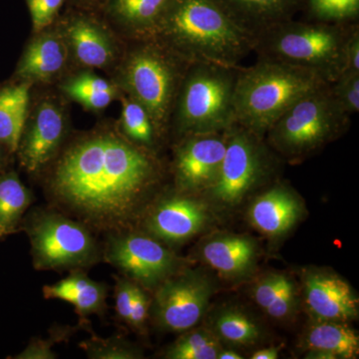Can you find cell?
Wrapping results in <instances>:
<instances>
[{
	"label": "cell",
	"mask_w": 359,
	"mask_h": 359,
	"mask_svg": "<svg viewBox=\"0 0 359 359\" xmlns=\"http://www.w3.org/2000/svg\"><path fill=\"white\" fill-rule=\"evenodd\" d=\"M42 172L51 207L105 235L138 228L163 178L158 154L135 145L117 126L65 142Z\"/></svg>",
	"instance_id": "6da1fadb"
},
{
	"label": "cell",
	"mask_w": 359,
	"mask_h": 359,
	"mask_svg": "<svg viewBox=\"0 0 359 359\" xmlns=\"http://www.w3.org/2000/svg\"><path fill=\"white\" fill-rule=\"evenodd\" d=\"M189 62L241 67L255 37L218 0H173L152 36Z\"/></svg>",
	"instance_id": "7a4b0ae2"
},
{
	"label": "cell",
	"mask_w": 359,
	"mask_h": 359,
	"mask_svg": "<svg viewBox=\"0 0 359 359\" xmlns=\"http://www.w3.org/2000/svg\"><path fill=\"white\" fill-rule=\"evenodd\" d=\"M118 62L116 84L143 105L162 138L169 136L170 120L180 85L189 65L155 37L129 40Z\"/></svg>",
	"instance_id": "3957f363"
},
{
	"label": "cell",
	"mask_w": 359,
	"mask_h": 359,
	"mask_svg": "<svg viewBox=\"0 0 359 359\" xmlns=\"http://www.w3.org/2000/svg\"><path fill=\"white\" fill-rule=\"evenodd\" d=\"M327 84L311 71L278 61L257 59L238 70L236 123L264 138L269 127L309 92Z\"/></svg>",
	"instance_id": "277c9868"
},
{
	"label": "cell",
	"mask_w": 359,
	"mask_h": 359,
	"mask_svg": "<svg viewBox=\"0 0 359 359\" xmlns=\"http://www.w3.org/2000/svg\"><path fill=\"white\" fill-rule=\"evenodd\" d=\"M353 25L294 18L255 37L257 59L278 61L311 71L332 83L344 72L346 48Z\"/></svg>",
	"instance_id": "5b68a950"
},
{
	"label": "cell",
	"mask_w": 359,
	"mask_h": 359,
	"mask_svg": "<svg viewBox=\"0 0 359 359\" xmlns=\"http://www.w3.org/2000/svg\"><path fill=\"white\" fill-rule=\"evenodd\" d=\"M241 67L191 63L177 94L169 135L179 140L190 135L224 132L235 125V92Z\"/></svg>",
	"instance_id": "8992f818"
},
{
	"label": "cell",
	"mask_w": 359,
	"mask_h": 359,
	"mask_svg": "<svg viewBox=\"0 0 359 359\" xmlns=\"http://www.w3.org/2000/svg\"><path fill=\"white\" fill-rule=\"evenodd\" d=\"M351 119L335 101L327 83L292 104L269 127L264 138L271 150L297 162L339 138Z\"/></svg>",
	"instance_id": "52a82bcc"
},
{
	"label": "cell",
	"mask_w": 359,
	"mask_h": 359,
	"mask_svg": "<svg viewBox=\"0 0 359 359\" xmlns=\"http://www.w3.org/2000/svg\"><path fill=\"white\" fill-rule=\"evenodd\" d=\"M37 271L88 269L103 261V245L93 231L53 207L35 208L23 218Z\"/></svg>",
	"instance_id": "ba28073f"
},
{
	"label": "cell",
	"mask_w": 359,
	"mask_h": 359,
	"mask_svg": "<svg viewBox=\"0 0 359 359\" xmlns=\"http://www.w3.org/2000/svg\"><path fill=\"white\" fill-rule=\"evenodd\" d=\"M273 169V153L264 138L236 123L226 131V151L216 179L202 194L222 209L237 207Z\"/></svg>",
	"instance_id": "9c48e42d"
},
{
	"label": "cell",
	"mask_w": 359,
	"mask_h": 359,
	"mask_svg": "<svg viewBox=\"0 0 359 359\" xmlns=\"http://www.w3.org/2000/svg\"><path fill=\"white\" fill-rule=\"evenodd\" d=\"M103 261L150 292L184 269L169 247L139 229L106 233Z\"/></svg>",
	"instance_id": "30bf717a"
},
{
	"label": "cell",
	"mask_w": 359,
	"mask_h": 359,
	"mask_svg": "<svg viewBox=\"0 0 359 359\" xmlns=\"http://www.w3.org/2000/svg\"><path fill=\"white\" fill-rule=\"evenodd\" d=\"M214 292L211 278L201 271L182 269L155 290L150 318L160 330L182 334L202 320Z\"/></svg>",
	"instance_id": "8fae6325"
},
{
	"label": "cell",
	"mask_w": 359,
	"mask_h": 359,
	"mask_svg": "<svg viewBox=\"0 0 359 359\" xmlns=\"http://www.w3.org/2000/svg\"><path fill=\"white\" fill-rule=\"evenodd\" d=\"M69 122L65 105L53 96L29 106L15 155L21 168L36 175L55 159L67 141Z\"/></svg>",
	"instance_id": "7c38bea8"
},
{
	"label": "cell",
	"mask_w": 359,
	"mask_h": 359,
	"mask_svg": "<svg viewBox=\"0 0 359 359\" xmlns=\"http://www.w3.org/2000/svg\"><path fill=\"white\" fill-rule=\"evenodd\" d=\"M209 219V211L202 201L176 191L149 205L137 229L170 247L195 237Z\"/></svg>",
	"instance_id": "4fadbf2b"
},
{
	"label": "cell",
	"mask_w": 359,
	"mask_h": 359,
	"mask_svg": "<svg viewBox=\"0 0 359 359\" xmlns=\"http://www.w3.org/2000/svg\"><path fill=\"white\" fill-rule=\"evenodd\" d=\"M226 131L190 135L176 140L172 164L176 191L196 195L209 188L223 161Z\"/></svg>",
	"instance_id": "5bb4252c"
},
{
	"label": "cell",
	"mask_w": 359,
	"mask_h": 359,
	"mask_svg": "<svg viewBox=\"0 0 359 359\" xmlns=\"http://www.w3.org/2000/svg\"><path fill=\"white\" fill-rule=\"evenodd\" d=\"M70 57L85 69H105L118 65L125 48L100 21L85 14H74L60 26Z\"/></svg>",
	"instance_id": "9a60e30c"
},
{
	"label": "cell",
	"mask_w": 359,
	"mask_h": 359,
	"mask_svg": "<svg viewBox=\"0 0 359 359\" xmlns=\"http://www.w3.org/2000/svg\"><path fill=\"white\" fill-rule=\"evenodd\" d=\"M302 292L314 320L347 323L358 318V295L346 280L332 271H306L302 278Z\"/></svg>",
	"instance_id": "2e32d148"
},
{
	"label": "cell",
	"mask_w": 359,
	"mask_h": 359,
	"mask_svg": "<svg viewBox=\"0 0 359 359\" xmlns=\"http://www.w3.org/2000/svg\"><path fill=\"white\" fill-rule=\"evenodd\" d=\"M71 60L60 28L47 27L26 45L16 65L13 79L32 85L51 83L65 72Z\"/></svg>",
	"instance_id": "e0dca14e"
},
{
	"label": "cell",
	"mask_w": 359,
	"mask_h": 359,
	"mask_svg": "<svg viewBox=\"0 0 359 359\" xmlns=\"http://www.w3.org/2000/svg\"><path fill=\"white\" fill-rule=\"evenodd\" d=\"M301 198L283 184H276L257 196L248 211L250 223L266 237L285 235L304 215Z\"/></svg>",
	"instance_id": "ac0fdd59"
},
{
	"label": "cell",
	"mask_w": 359,
	"mask_h": 359,
	"mask_svg": "<svg viewBox=\"0 0 359 359\" xmlns=\"http://www.w3.org/2000/svg\"><path fill=\"white\" fill-rule=\"evenodd\" d=\"M201 257L208 266L226 280H244L256 269L257 243L236 233H218L201 247Z\"/></svg>",
	"instance_id": "d6986e66"
},
{
	"label": "cell",
	"mask_w": 359,
	"mask_h": 359,
	"mask_svg": "<svg viewBox=\"0 0 359 359\" xmlns=\"http://www.w3.org/2000/svg\"><path fill=\"white\" fill-rule=\"evenodd\" d=\"M108 290L109 287L105 283L92 280L84 269H73L63 280L44 285L42 294L45 299L69 302L74 306L80 323L85 325H89L88 316L105 313Z\"/></svg>",
	"instance_id": "ffe728a7"
},
{
	"label": "cell",
	"mask_w": 359,
	"mask_h": 359,
	"mask_svg": "<svg viewBox=\"0 0 359 359\" xmlns=\"http://www.w3.org/2000/svg\"><path fill=\"white\" fill-rule=\"evenodd\" d=\"M245 30L256 37L278 23L294 18L304 0H218Z\"/></svg>",
	"instance_id": "44dd1931"
},
{
	"label": "cell",
	"mask_w": 359,
	"mask_h": 359,
	"mask_svg": "<svg viewBox=\"0 0 359 359\" xmlns=\"http://www.w3.org/2000/svg\"><path fill=\"white\" fill-rule=\"evenodd\" d=\"M173 0H107L106 11L128 40L151 37Z\"/></svg>",
	"instance_id": "7402d4cb"
},
{
	"label": "cell",
	"mask_w": 359,
	"mask_h": 359,
	"mask_svg": "<svg viewBox=\"0 0 359 359\" xmlns=\"http://www.w3.org/2000/svg\"><path fill=\"white\" fill-rule=\"evenodd\" d=\"M302 346L308 351L306 358L351 359L358 358L359 337L347 323L314 320L304 332Z\"/></svg>",
	"instance_id": "603a6c76"
},
{
	"label": "cell",
	"mask_w": 359,
	"mask_h": 359,
	"mask_svg": "<svg viewBox=\"0 0 359 359\" xmlns=\"http://www.w3.org/2000/svg\"><path fill=\"white\" fill-rule=\"evenodd\" d=\"M252 299L266 316L278 321L292 320L297 311L299 295L294 280L287 273H266L255 283Z\"/></svg>",
	"instance_id": "cb8c5ba5"
},
{
	"label": "cell",
	"mask_w": 359,
	"mask_h": 359,
	"mask_svg": "<svg viewBox=\"0 0 359 359\" xmlns=\"http://www.w3.org/2000/svg\"><path fill=\"white\" fill-rule=\"evenodd\" d=\"M33 85L16 81L0 86V142L15 155L30 106Z\"/></svg>",
	"instance_id": "d4e9b609"
},
{
	"label": "cell",
	"mask_w": 359,
	"mask_h": 359,
	"mask_svg": "<svg viewBox=\"0 0 359 359\" xmlns=\"http://www.w3.org/2000/svg\"><path fill=\"white\" fill-rule=\"evenodd\" d=\"M34 197L15 171L0 173V238L20 231L26 211Z\"/></svg>",
	"instance_id": "484cf974"
},
{
	"label": "cell",
	"mask_w": 359,
	"mask_h": 359,
	"mask_svg": "<svg viewBox=\"0 0 359 359\" xmlns=\"http://www.w3.org/2000/svg\"><path fill=\"white\" fill-rule=\"evenodd\" d=\"M66 97L81 104L90 111H101L107 108L113 100L119 98L121 90L117 84L90 72L89 70L67 78L60 86Z\"/></svg>",
	"instance_id": "4316f807"
},
{
	"label": "cell",
	"mask_w": 359,
	"mask_h": 359,
	"mask_svg": "<svg viewBox=\"0 0 359 359\" xmlns=\"http://www.w3.org/2000/svg\"><path fill=\"white\" fill-rule=\"evenodd\" d=\"M210 330L222 344L231 346H256L263 339L261 325L238 308L219 309L211 318Z\"/></svg>",
	"instance_id": "83f0119b"
},
{
	"label": "cell",
	"mask_w": 359,
	"mask_h": 359,
	"mask_svg": "<svg viewBox=\"0 0 359 359\" xmlns=\"http://www.w3.org/2000/svg\"><path fill=\"white\" fill-rule=\"evenodd\" d=\"M119 98L122 103L121 116L117 125L120 133L135 145L158 154L164 139L147 109L123 92Z\"/></svg>",
	"instance_id": "f1b7e54d"
},
{
	"label": "cell",
	"mask_w": 359,
	"mask_h": 359,
	"mask_svg": "<svg viewBox=\"0 0 359 359\" xmlns=\"http://www.w3.org/2000/svg\"><path fill=\"white\" fill-rule=\"evenodd\" d=\"M222 342L210 328H191L182 332L173 344L167 347L164 358L168 359H217Z\"/></svg>",
	"instance_id": "f546056e"
},
{
	"label": "cell",
	"mask_w": 359,
	"mask_h": 359,
	"mask_svg": "<svg viewBox=\"0 0 359 359\" xmlns=\"http://www.w3.org/2000/svg\"><path fill=\"white\" fill-rule=\"evenodd\" d=\"M304 20L353 25L359 20V0H304Z\"/></svg>",
	"instance_id": "4dcf8cb0"
},
{
	"label": "cell",
	"mask_w": 359,
	"mask_h": 359,
	"mask_svg": "<svg viewBox=\"0 0 359 359\" xmlns=\"http://www.w3.org/2000/svg\"><path fill=\"white\" fill-rule=\"evenodd\" d=\"M80 348L90 359H137L143 358V353L138 346L123 339L111 337L108 339L92 334L90 339L80 342Z\"/></svg>",
	"instance_id": "1f68e13d"
},
{
	"label": "cell",
	"mask_w": 359,
	"mask_h": 359,
	"mask_svg": "<svg viewBox=\"0 0 359 359\" xmlns=\"http://www.w3.org/2000/svg\"><path fill=\"white\" fill-rule=\"evenodd\" d=\"M332 96L349 117L359 111V71H344L330 83Z\"/></svg>",
	"instance_id": "d6a6232c"
},
{
	"label": "cell",
	"mask_w": 359,
	"mask_h": 359,
	"mask_svg": "<svg viewBox=\"0 0 359 359\" xmlns=\"http://www.w3.org/2000/svg\"><path fill=\"white\" fill-rule=\"evenodd\" d=\"M73 332V328L61 327L57 332L51 334L50 337L46 339H32L29 344L20 353L13 356L14 359H55L57 358V353H54L53 346L61 340H65L70 337Z\"/></svg>",
	"instance_id": "836d02e7"
},
{
	"label": "cell",
	"mask_w": 359,
	"mask_h": 359,
	"mask_svg": "<svg viewBox=\"0 0 359 359\" xmlns=\"http://www.w3.org/2000/svg\"><path fill=\"white\" fill-rule=\"evenodd\" d=\"M63 1L65 0H26L32 16L33 32H39L50 27Z\"/></svg>",
	"instance_id": "e575fe53"
},
{
	"label": "cell",
	"mask_w": 359,
	"mask_h": 359,
	"mask_svg": "<svg viewBox=\"0 0 359 359\" xmlns=\"http://www.w3.org/2000/svg\"><path fill=\"white\" fill-rule=\"evenodd\" d=\"M151 302L147 290L136 285L134 292L133 304L128 325L138 334H146L147 323L150 318Z\"/></svg>",
	"instance_id": "d590c367"
},
{
	"label": "cell",
	"mask_w": 359,
	"mask_h": 359,
	"mask_svg": "<svg viewBox=\"0 0 359 359\" xmlns=\"http://www.w3.org/2000/svg\"><path fill=\"white\" fill-rule=\"evenodd\" d=\"M115 309L120 320L128 325L136 283L126 276H115Z\"/></svg>",
	"instance_id": "8d00e7d4"
},
{
	"label": "cell",
	"mask_w": 359,
	"mask_h": 359,
	"mask_svg": "<svg viewBox=\"0 0 359 359\" xmlns=\"http://www.w3.org/2000/svg\"><path fill=\"white\" fill-rule=\"evenodd\" d=\"M359 71V25L354 26L346 48L344 70Z\"/></svg>",
	"instance_id": "74e56055"
},
{
	"label": "cell",
	"mask_w": 359,
	"mask_h": 359,
	"mask_svg": "<svg viewBox=\"0 0 359 359\" xmlns=\"http://www.w3.org/2000/svg\"><path fill=\"white\" fill-rule=\"evenodd\" d=\"M280 355V347H269L261 349L252 354V359H278Z\"/></svg>",
	"instance_id": "f35d334b"
},
{
	"label": "cell",
	"mask_w": 359,
	"mask_h": 359,
	"mask_svg": "<svg viewBox=\"0 0 359 359\" xmlns=\"http://www.w3.org/2000/svg\"><path fill=\"white\" fill-rule=\"evenodd\" d=\"M11 152L6 148V146L0 142V173L6 171L7 166H8L9 161H11Z\"/></svg>",
	"instance_id": "ab89813d"
},
{
	"label": "cell",
	"mask_w": 359,
	"mask_h": 359,
	"mask_svg": "<svg viewBox=\"0 0 359 359\" xmlns=\"http://www.w3.org/2000/svg\"><path fill=\"white\" fill-rule=\"evenodd\" d=\"M217 359H243V355H241L237 351H231V349H224L223 347Z\"/></svg>",
	"instance_id": "60d3db41"
}]
</instances>
